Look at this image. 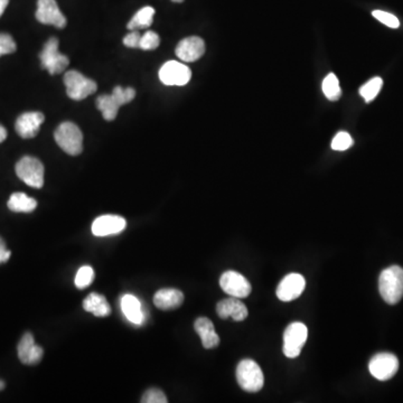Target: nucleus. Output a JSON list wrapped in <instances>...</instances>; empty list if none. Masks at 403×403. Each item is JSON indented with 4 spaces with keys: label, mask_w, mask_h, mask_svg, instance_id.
I'll use <instances>...</instances> for the list:
<instances>
[{
    "label": "nucleus",
    "mask_w": 403,
    "mask_h": 403,
    "mask_svg": "<svg viewBox=\"0 0 403 403\" xmlns=\"http://www.w3.org/2000/svg\"><path fill=\"white\" fill-rule=\"evenodd\" d=\"M322 89H323L324 95L328 100L337 101L341 99L342 90L340 86L338 79L334 73H329L325 79H324L323 84H322Z\"/></svg>",
    "instance_id": "nucleus-25"
},
{
    "label": "nucleus",
    "mask_w": 403,
    "mask_h": 403,
    "mask_svg": "<svg viewBox=\"0 0 403 403\" xmlns=\"http://www.w3.org/2000/svg\"><path fill=\"white\" fill-rule=\"evenodd\" d=\"M127 221L119 215H102L97 217L92 224V233L95 237H108L118 235L125 230Z\"/></svg>",
    "instance_id": "nucleus-14"
},
{
    "label": "nucleus",
    "mask_w": 403,
    "mask_h": 403,
    "mask_svg": "<svg viewBox=\"0 0 403 403\" xmlns=\"http://www.w3.org/2000/svg\"><path fill=\"white\" fill-rule=\"evenodd\" d=\"M39 59L42 63V68L48 70L50 75L62 73L68 68V57L59 52V39L57 37H50L45 43L42 52L39 54Z\"/></svg>",
    "instance_id": "nucleus-6"
},
{
    "label": "nucleus",
    "mask_w": 403,
    "mask_h": 403,
    "mask_svg": "<svg viewBox=\"0 0 403 403\" xmlns=\"http://www.w3.org/2000/svg\"><path fill=\"white\" fill-rule=\"evenodd\" d=\"M372 15H373L374 18H377V21H381L382 24L390 27V28H397V27L400 26L399 19L395 15L390 14V12H383V10H374L372 12Z\"/></svg>",
    "instance_id": "nucleus-30"
},
{
    "label": "nucleus",
    "mask_w": 403,
    "mask_h": 403,
    "mask_svg": "<svg viewBox=\"0 0 403 403\" xmlns=\"http://www.w3.org/2000/svg\"><path fill=\"white\" fill-rule=\"evenodd\" d=\"M93 279H95V271L90 266H83L81 267L77 271V277H75V286L79 289H86L92 284Z\"/></svg>",
    "instance_id": "nucleus-27"
},
{
    "label": "nucleus",
    "mask_w": 403,
    "mask_h": 403,
    "mask_svg": "<svg viewBox=\"0 0 403 403\" xmlns=\"http://www.w3.org/2000/svg\"><path fill=\"white\" fill-rule=\"evenodd\" d=\"M217 313L222 320L231 317L235 322H242L249 315L246 306L235 297L221 300L217 305Z\"/></svg>",
    "instance_id": "nucleus-18"
},
{
    "label": "nucleus",
    "mask_w": 403,
    "mask_h": 403,
    "mask_svg": "<svg viewBox=\"0 0 403 403\" xmlns=\"http://www.w3.org/2000/svg\"><path fill=\"white\" fill-rule=\"evenodd\" d=\"M54 138L59 148L71 156H77L83 150V135L73 122H63L57 127Z\"/></svg>",
    "instance_id": "nucleus-3"
},
{
    "label": "nucleus",
    "mask_w": 403,
    "mask_h": 403,
    "mask_svg": "<svg viewBox=\"0 0 403 403\" xmlns=\"http://www.w3.org/2000/svg\"><path fill=\"white\" fill-rule=\"evenodd\" d=\"M306 280L299 273H289L277 288V297L282 302H291L302 296L305 291Z\"/></svg>",
    "instance_id": "nucleus-13"
},
{
    "label": "nucleus",
    "mask_w": 403,
    "mask_h": 403,
    "mask_svg": "<svg viewBox=\"0 0 403 403\" xmlns=\"http://www.w3.org/2000/svg\"><path fill=\"white\" fill-rule=\"evenodd\" d=\"M136 97V91L132 88L116 86L111 95H104L97 100V107L100 110L104 120L112 121L118 116L119 109L125 104H130Z\"/></svg>",
    "instance_id": "nucleus-2"
},
{
    "label": "nucleus",
    "mask_w": 403,
    "mask_h": 403,
    "mask_svg": "<svg viewBox=\"0 0 403 403\" xmlns=\"http://www.w3.org/2000/svg\"><path fill=\"white\" fill-rule=\"evenodd\" d=\"M192 77L188 66L176 61L165 63L159 70V79L165 86H186Z\"/></svg>",
    "instance_id": "nucleus-10"
},
{
    "label": "nucleus",
    "mask_w": 403,
    "mask_h": 403,
    "mask_svg": "<svg viewBox=\"0 0 403 403\" xmlns=\"http://www.w3.org/2000/svg\"><path fill=\"white\" fill-rule=\"evenodd\" d=\"M184 302V295L177 289H160L154 296V304L157 308L163 311L178 308Z\"/></svg>",
    "instance_id": "nucleus-20"
},
{
    "label": "nucleus",
    "mask_w": 403,
    "mask_h": 403,
    "mask_svg": "<svg viewBox=\"0 0 403 403\" xmlns=\"http://www.w3.org/2000/svg\"><path fill=\"white\" fill-rule=\"evenodd\" d=\"M383 86V81L381 77H373L360 89V95L364 98L366 102H371L373 99L377 98Z\"/></svg>",
    "instance_id": "nucleus-26"
},
{
    "label": "nucleus",
    "mask_w": 403,
    "mask_h": 403,
    "mask_svg": "<svg viewBox=\"0 0 403 403\" xmlns=\"http://www.w3.org/2000/svg\"><path fill=\"white\" fill-rule=\"evenodd\" d=\"M160 37L157 33H155L153 30L146 32L141 39H140L139 48L143 50H153L159 46Z\"/></svg>",
    "instance_id": "nucleus-28"
},
{
    "label": "nucleus",
    "mask_w": 403,
    "mask_h": 403,
    "mask_svg": "<svg viewBox=\"0 0 403 403\" xmlns=\"http://www.w3.org/2000/svg\"><path fill=\"white\" fill-rule=\"evenodd\" d=\"M16 174L25 184L34 188H42L44 185V166L35 157L25 156L16 164Z\"/></svg>",
    "instance_id": "nucleus-5"
},
{
    "label": "nucleus",
    "mask_w": 403,
    "mask_h": 403,
    "mask_svg": "<svg viewBox=\"0 0 403 403\" xmlns=\"http://www.w3.org/2000/svg\"><path fill=\"white\" fill-rule=\"evenodd\" d=\"M173 1H174V3H183L184 0H173Z\"/></svg>",
    "instance_id": "nucleus-38"
},
{
    "label": "nucleus",
    "mask_w": 403,
    "mask_h": 403,
    "mask_svg": "<svg viewBox=\"0 0 403 403\" xmlns=\"http://www.w3.org/2000/svg\"><path fill=\"white\" fill-rule=\"evenodd\" d=\"M379 291L389 305H395L403 297V269L391 266L383 270L379 278Z\"/></svg>",
    "instance_id": "nucleus-1"
},
{
    "label": "nucleus",
    "mask_w": 403,
    "mask_h": 403,
    "mask_svg": "<svg viewBox=\"0 0 403 403\" xmlns=\"http://www.w3.org/2000/svg\"><path fill=\"white\" fill-rule=\"evenodd\" d=\"M368 370L372 377L379 381H388L397 374L399 360L392 353H379L371 359Z\"/></svg>",
    "instance_id": "nucleus-9"
},
{
    "label": "nucleus",
    "mask_w": 403,
    "mask_h": 403,
    "mask_svg": "<svg viewBox=\"0 0 403 403\" xmlns=\"http://www.w3.org/2000/svg\"><path fill=\"white\" fill-rule=\"evenodd\" d=\"M44 120L45 117L42 112L23 113L16 120V131L24 139L34 138L39 134V129H41V126L43 125Z\"/></svg>",
    "instance_id": "nucleus-15"
},
{
    "label": "nucleus",
    "mask_w": 403,
    "mask_h": 403,
    "mask_svg": "<svg viewBox=\"0 0 403 403\" xmlns=\"http://www.w3.org/2000/svg\"><path fill=\"white\" fill-rule=\"evenodd\" d=\"M122 313L129 322L135 325H141L145 322L143 306L134 295H125L121 298Z\"/></svg>",
    "instance_id": "nucleus-21"
},
{
    "label": "nucleus",
    "mask_w": 403,
    "mask_h": 403,
    "mask_svg": "<svg viewBox=\"0 0 403 403\" xmlns=\"http://www.w3.org/2000/svg\"><path fill=\"white\" fill-rule=\"evenodd\" d=\"M7 206L16 213H30L37 208V202L25 193H14L9 197Z\"/></svg>",
    "instance_id": "nucleus-23"
},
{
    "label": "nucleus",
    "mask_w": 403,
    "mask_h": 403,
    "mask_svg": "<svg viewBox=\"0 0 403 403\" xmlns=\"http://www.w3.org/2000/svg\"><path fill=\"white\" fill-rule=\"evenodd\" d=\"M9 0H0V17L3 16V12L8 6Z\"/></svg>",
    "instance_id": "nucleus-35"
},
{
    "label": "nucleus",
    "mask_w": 403,
    "mask_h": 403,
    "mask_svg": "<svg viewBox=\"0 0 403 403\" xmlns=\"http://www.w3.org/2000/svg\"><path fill=\"white\" fill-rule=\"evenodd\" d=\"M219 286L226 294L235 298H246L251 294V284L249 280L237 273V271H226L219 279Z\"/></svg>",
    "instance_id": "nucleus-11"
},
{
    "label": "nucleus",
    "mask_w": 403,
    "mask_h": 403,
    "mask_svg": "<svg viewBox=\"0 0 403 403\" xmlns=\"http://www.w3.org/2000/svg\"><path fill=\"white\" fill-rule=\"evenodd\" d=\"M176 55L184 62H195L205 53V43L201 37L190 36L178 43Z\"/></svg>",
    "instance_id": "nucleus-16"
},
{
    "label": "nucleus",
    "mask_w": 403,
    "mask_h": 403,
    "mask_svg": "<svg viewBox=\"0 0 403 403\" xmlns=\"http://www.w3.org/2000/svg\"><path fill=\"white\" fill-rule=\"evenodd\" d=\"M3 388H5V383H3V381H1V380H0V391H1V390H3Z\"/></svg>",
    "instance_id": "nucleus-37"
},
{
    "label": "nucleus",
    "mask_w": 403,
    "mask_h": 403,
    "mask_svg": "<svg viewBox=\"0 0 403 403\" xmlns=\"http://www.w3.org/2000/svg\"><path fill=\"white\" fill-rule=\"evenodd\" d=\"M7 138V130L6 128L3 127V126L0 125V144L5 141Z\"/></svg>",
    "instance_id": "nucleus-36"
},
{
    "label": "nucleus",
    "mask_w": 403,
    "mask_h": 403,
    "mask_svg": "<svg viewBox=\"0 0 403 403\" xmlns=\"http://www.w3.org/2000/svg\"><path fill=\"white\" fill-rule=\"evenodd\" d=\"M308 336V331L305 324L291 323L284 333V354L288 359H296L300 355L302 347Z\"/></svg>",
    "instance_id": "nucleus-8"
},
{
    "label": "nucleus",
    "mask_w": 403,
    "mask_h": 403,
    "mask_svg": "<svg viewBox=\"0 0 403 403\" xmlns=\"http://www.w3.org/2000/svg\"><path fill=\"white\" fill-rule=\"evenodd\" d=\"M83 308L86 311L92 313L97 317H107L111 314V307L107 298L97 293H92L86 297L83 302Z\"/></svg>",
    "instance_id": "nucleus-22"
},
{
    "label": "nucleus",
    "mask_w": 403,
    "mask_h": 403,
    "mask_svg": "<svg viewBox=\"0 0 403 403\" xmlns=\"http://www.w3.org/2000/svg\"><path fill=\"white\" fill-rule=\"evenodd\" d=\"M64 84L66 86V93L72 100L81 101L88 98L89 95L98 89L95 81L84 77L77 71H68L64 75Z\"/></svg>",
    "instance_id": "nucleus-7"
},
{
    "label": "nucleus",
    "mask_w": 403,
    "mask_h": 403,
    "mask_svg": "<svg viewBox=\"0 0 403 403\" xmlns=\"http://www.w3.org/2000/svg\"><path fill=\"white\" fill-rule=\"evenodd\" d=\"M167 401L166 395L159 389H149L141 397L144 403H166Z\"/></svg>",
    "instance_id": "nucleus-32"
},
{
    "label": "nucleus",
    "mask_w": 403,
    "mask_h": 403,
    "mask_svg": "<svg viewBox=\"0 0 403 403\" xmlns=\"http://www.w3.org/2000/svg\"><path fill=\"white\" fill-rule=\"evenodd\" d=\"M10 255H12V252L6 249L5 241L0 237V264L7 262L10 258Z\"/></svg>",
    "instance_id": "nucleus-34"
},
{
    "label": "nucleus",
    "mask_w": 403,
    "mask_h": 403,
    "mask_svg": "<svg viewBox=\"0 0 403 403\" xmlns=\"http://www.w3.org/2000/svg\"><path fill=\"white\" fill-rule=\"evenodd\" d=\"M154 15L155 9L153 7L147 6L139 9L136 12V15L131 18V21L128 23V30H136L148 28L153 25Z\"/></svg>",
    "instance_id": "nucleus-24"
},
{
    "label": "nucleus",
    "mask_w": 403,
    "mask_h": 403,
    "mask_svg": "<svg viewBox=\"0 0 403 403\" xmlns=\"http://www.w3.org/2000/svg\"><path fill=\"white\" fill-rule=\"evenodd\" d=\"M17 50V45L8 34H0V57L12 54Z\"/></svg>",
    "instance_id": "nucleus-31"
},
{
    "label": "nucleus",
    "mask_w": 403,
    "mask_h": 403,
    "mask_svg": "<svg viewBox=\"0 0 403 403\" xmlns=\"http://www.w3.org/2000/svg\"><path fill=\"white\" fill-rule=\"evenodd\" d=\"M352 145L353 139L352 137L350 136V134H347L345 131H341V132H338V134L334 137L332 145L331 146H332V149H334V150L344 151L351 148Z\"/></svg>",
    "instance_id": "nucleus-29"
},
{
    "label": "nucleus",
    "mask_w": 403,
    "mask_h": 403,
    "mask_svg": "<svg viewBox=\"0 0 403 403\" xmlns=\"http://www.w3.org/2000/svg\"><path fill=\"white\" fill-rule=\"evenodd\" d=\"M239 386L246 392H258L264 388V377L260 366L252 360H244L237 365Z\"/></svg>",
    "instance_id": "nucleus-4"
},
{
    "label": "nucleus",
    "mask_w": 403,
    "mask_h": 403,
    "mask_svg": "<svg viewBox=\"0 0 403 403\" xmlns=\"http://www.w3.org/2000/svg\"><path fill=\"white\" fill-rule=\"evenodd\" d=\"M36 19L42 24L52 25L57 28H64L68 23L55 0H39Z\"/></svg>",
    "instance_id": "nucleus-12"
},
{
    "label": "nucleus",
    "mask_w": 403,
    "mask_h": 403,
    "mask_svg": "<svg viewBox=\"0 0 403 403\" xmlns=\"http://www.w3.org/2000/svg\"><path fill=\"white\" fill-rule=\"evenodd\" d=\"M17 351L18 357L21 363L27 365L39 364L44 354L42 347L35 344L34 336L30 333H26L23 335L18 344Z\"/></svg>",
    "instance_id": "nucleus-17"
},
{
    "label": "nucleus",
    "mask_w": 403,
    "mask_h": 403,
    "mask_svg": "<svg viewBox=\"0 0 403 403\" xmlns=\"http://www.w3.org/2000/svg\"><path fill=\"white\" fill-rule=\"evenodd\" d=\"M140 39H141V35L139 32L132 30L124 39V44L129 48H139Z\"/></svg>",
    "instance_id": "nucleus-33"
},
{
    "label": "nucleus",
    "mask_w": 403,
    "mask_h": 403,
    "mask_svg": "<svg viewBox=\"0 0 403 403\" xmlns=\"http://www.w3.org/2000/svg\"><path fill=\"white\" fill-rule=\"evenodd\" d=\"M194 328L201 337L202 344L204 348L210 350L219 346V337L215 332L212 320L206 317L197 318L194 324Z\"/></svg>",
    "instance_id": "nucleus-19"
}]
</instances>
